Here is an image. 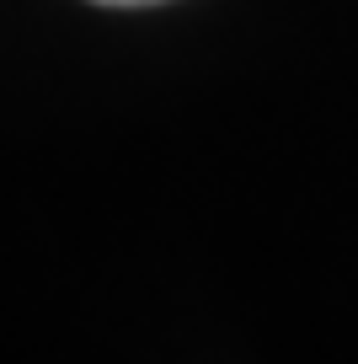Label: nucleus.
Wrapping results in <instances>:
<instances>
[{
	"instance_id": "obj_1",
	"label": "nucleus",
	"mask_w": 358,
	"mask_h": 364,
	"mask_svg": "<svg viewBox=\"0 0 358 364\" xmlns=\"http://www.w3.org/2000/svg\"><path fill=\"white\" fill-rule=\"evenodd\" d=\"M102 6H150V0H102Z\"/></svg>"
}]
</instances>
